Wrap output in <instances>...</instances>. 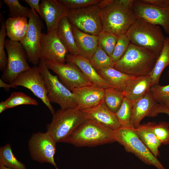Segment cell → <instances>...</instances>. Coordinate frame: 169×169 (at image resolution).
<instances>
[{
	"label": "cell",
	"mask_w": 169,
	"mask_h": 169,
	"mask_svg": "<svg viewBox=\"0 0 169 169\" xmlns=\"http://www.w3.org/2000/svg\"><path fill=\"white\" fill-rule=\"evenodd\" d=\"M134 0H104L99 3L102 30L117 36L125 34L137 18Z\"/></svg>",
	"instance_id": "cell-1"
},
{
	"label": "cell",
	"mask_w": 169,
	"mask_h": 169,
	"mask_svg": "<svg viewBox=\"0 0 169 169\" xmlns=\"http://www.w3.org/2000/svg\"><path fill=\"white\" fill-rule=\"evenodd\" d=\"M157 58L151 51L131 43L123 56L115 63L114 68L131 75H149Z\"/></svg>",
	"instance_id": "cell-2"
},
{
	"label": "cell",
	"mask_w": 169,
	"mask_h": 169,
	"mask_svg": "<svg viewBox=\"0 0 169 169\" xmlns=\"http://www.w3.org/2000/svg\"><path fill=\"white\" fill-rule=\"evenodd\" d=\"M87 119L83 110L75 108L59 110L53 114L47 131L56 142H65L66 140Z\"/></svg>",
	"instance_id": "cell-3"
},
{
	"label": "cell",
	"mask_w": 169,
	"mask_h": 169,
	"mask_svg": "<svg viewBox=\"0 0 169 169\" xmlns=\"http://www.w3.org/2000/svg\"><path fill=\"white\" fill-rule=\"evenodd\" d=\"M125 34L131 43L151 51L158 57L166 39L158 25L138 18Z\"/></svg>",
	"instance_id": "cell-4"
},
{
	"label": "cell",
	"mask_w": 169,
	"mask_h": 169,
	"mask_svg": "<svg viewBox=\"0 0 169 169\" xmlns=\"http://www.w3.org/2000/svg\"><path fill=\"white\" fill-rule=\"evenodd\" d=\"M115 142L113 131L87 119L65 142L82 147L95 146Z\"/></svg>",
	"instance_id": "cell-5"
},
{
	"label": "cell",
	"mask_w": 169,
	"mask_h": 169,
	"mask_svg": "<svg viewBox=\"0 0 169 169\" xmlns=\"http://www.w3.org/2000/svg\"><path fill=\"white\" fill-rule=\"evenodd\" d=\"M114 133L116 142L123 146L127 152L133 154L146 165L157 169H166L140 139L134 128L121 127Z\"/></svg>",
	"instance_id": "cell-6"
},
{
	"label": "cell",
	"mask_w": 169,
	"mask_h": 169,
	"mask_svg": "<svg viewBox=\"0 0 169 169\" xmlns=\"http://www.w3.org/2000/svg\"><path fill=\"white\" fill-rule=\"evenodd\" d=\"M38 66L45 81L50 102L57 104L61 109L77 107L73 93L59 80L57 76L50 73L45 61L40 60Z\"/></svg>",
	"instance_id": "cell-7"
},
{
	"label": "cell",
	"mask_w": 169,
	"mask_h": 169,
	"mask_svg": "<svg viewBox=\"0 0 169 169\" xmlns=\"http://www.w3.org/2000/svg\"><path fill=\"white\" fill-rule=\"evenodd\" d=\"M5 48L8 54V62L1 79L9 83L12 82L22 73L29 70L26 52L19 42L5 39Z\"/></svg>",
	"instance_id": "cell-8"
},
{
	"label": "cell",
	"mask_w": 169,
	"mask_h": 169,
	"mask_svg": "<svg viewBox=\"0 0 169 169\" xmlns=\"http://www.w3.org/2000/svg\"><path fill=\"white\" fill-rule=\"evenodd\" d=\"M67 17L72 25L85 33L98 36L102 31L99 4L81 8L69 9Z\"/></svg>",
	"instance_id": "cell-9"
},
{
	"label": "cell",
	"mask_w": 169,
	"mask_h": 169,
	"mask_svg": "<svg viewBox=\"0 0 169 169\" xmlns=\"http://www.w3.org/2000/svg\"><path fill=\"white\" fill-rule=\"evenodd\" d=\"M10 84L16 87L21 86L28 89L42 101L52 114L55 112L49 100L45 81L38 65H34L22 73Z\"/></svg>",
	"instance_id": "cell-10"
},
{
	"label": "cell",
	"mask_w": 169,
	"mask_h": 169,
	"mask_svg": "<svg viewBox=\"0 0 169 169\" xmlns=\"http://www.w3.org/2000/svg\"><path fill=\"white\" fill-rule=\"evenodd\" d=\"M29 19L27 32L19 42L26 52L28 61L34 65H38L40 61V43L44 25L36 12L31 9Z\"/></svg>",
	"instance_id": "cell-11"
},
{
	"label": "cell",
	"mask_w": 169,
	"mask_h": 169,
	"mask_svg": "<svg viewBox=\"0 0 169 169\" xmlns=\"http://www.w3.org/2000/svg\"><path fill=\"white\" fill-rule=\"evenodd\" d=\"M56 141L47 131L33 133L28 142L29 151L32 159L40 163H48L55 167Z\"/></svg>",
	"instance_id": "cell-12"
},
{
	"label": "cell",
	"mask_w": 169,
	"mask_h": 169,
	"mask_svg": "<svg viewBox=\"0 0 169 169\" xmlns=\"http://www.w3.org/2000/svg\"><path fill=\"white\" fill-rule=\"evenodd\" d=\"M48 69L58 76L60 81L69 89H73L93 84L74 64L67 62L62 64L54 61H45Z\"/></svg>",
	"instance_id": "cell-13"
},
{
	"label": "cell",
	"mask_w": 169,
	"mask_h": 169,
	"mask_svg": "<svg viewBox=\"0 0 169 169\" xmlns=\"http://www.w3.org/2000/svg\"><path fill=\"white\" fill-rule=\"evenodd\" d=\"M68 53L59 37L57 30L42 33L39 53L40 60L65 64Z\"/></svg>",
	"instance_id": "cell-14"
},
{
	"label": "cell",
	"mask_w": 169,
	"mask_h": 169,
	"mask_svg": "<svg viewBox=\"0 0 169 169\" xmlns=\"http://www.w3.org/2000/svg\"><path fill=\"white\" fill-rule=\"evenodd\" d=\"M132 8L137 18L151 24L160 25L169 35V8L158 7L134 0Z\"/></svg>",
	"instance_id": "cell-15"
},
{
	"label": "cell",
	"mask_w": 169,
	"mask_h": 169,
	"mask_svg": "<svg viewBox=\"0 0 169 169\" xmlns=\"http://www.w3.org/2000/svg\"><path fill=\"white\" fill-rule=\"evenodd\" d=\"M40 8V17L45 21L47 32L57 30L61 20L67 17L69 10L58 0H43Z\"/></svg>",
	"instance_id": "cell-16"
},
{
	"label": "cell",
	"mask_w": 169,
	"mask_h": 169,
	"mask_svg": "<svg viewBox=\"0 0 169 169\" xmlns=\"http://www.w3.org/2000/svg\"><path fill=\"white\" fill-rule=\"evenodd\" d=\"M72 91L77 108L82 110L95 106L104 101L105 89L94 84L75 88Z\"/></svg>",
	"instance_id": "cell-17"
},
{
	"label": "cell",
	"mask_w": 169,
	"mask_h": 169,
	"mask_svg": "<svg viewBox=\"0 0 169 169\" xmlns=\"http://www.w3.org/2000/svg\"><path fill=\"white\" fill-rule=\"evenodd\" d=\"M66 61L75 64L92 84L104 89L114 88L98 74L91 64L90 60L84 56L80 54L73 55L68 53L66 56Z\"/></svg>",
	"instance_id": "cell-18"
},
{
	"label": "cell",
	"mask_w": 169,
	"mask_h": 169,
	"mask_svg": "<svg viewBox=\"0 0 169 169\" xmlns=\"http://www.w3.org/2000/svg\"><path fill=\"white\" fill-rule=\"evenodd\" d=\"M83 111L87 119L94 121L113 131L121 127L115 113L107 107L104 101Z\"/></svg>",
	"instance_id": "cell-19"
},
{
	"label": "cell",
	"mask_w": 169,
	"mask_h": 169,
	"mask_svg": "<svg viewBox=\"0 0 169 169\" xmlns=\"http://www.w3.org/2000/svg\"><path fill=\"white\" fill-rule=\"evenodd\" d=\"M133 110L131 120L132 125L135 128L141 124L145 117L150 115L158 103L155 100L151 91L143 97L132 102Z\"/></svg>",
	"instance_id": "cell-20"
},
{
	"label": "cell",
	"mask_w": 169,
	"mask_h": 169,
	"mask_svg": "<svg viewBox=\"0 0 169 169\" xmlns=\"http://www.w3.org/2000/svg\"><path fill=\"white\" fill-rule=\"evenodd\" d=\"M71 26L76 45L80 54L90 60L98 48V36L85 33L72 24Z\"/></svg>",
	"instance_id": "cell-21"
},
{
	"label": "cell",
	"mask_w": 169,
	"mask_h": 169,
	"mask_svg": "<svg viewBox=\"0 0 169 169\" xmlns=\"http://www.w3.org/2000/svg\"><path fill=\"white\" fill-rule=\"evenodd\" d=\"M152 86L150 75L135 76L128 83L124 91L125 96L132 102L143 97Z\"/></svg>",
	"instance_id": "cell-22"
},
{
	"label": "cell",
	"mask_w": 169,
	"mask_h": 169,
	"mask_svg": "<svg viewBox=\"0 0 169 169\" xmlns=\"http://www.w3.org/2000/svg\"><path fill=\"white\" fill-rule=\"evenodd\" d=\"M97 71L114 88L122 91H124L130 80L136 76L124 73L113 67L103 68Z\"/></svg>",
	"instance_id": "cell-23"
},
{
	"label": "cell",
	"mask_w": 169,
	"mask_h": 169,
	"mask_svg": "<svg viewBox=\"0 0 169 169\" xmlns=\"http://www.w3.org/2000/svg\"><path fill=\"white\" fill-rule=\"evenodd\" d=\"M61 41L67 49L69 54L73 55L80 54L76 46L71 23L67 17L62 18L57 29Z\"/></svg>",
	"instance_id": "cell-24"
},
{
	"label": "cell",
	"mask_w": 169,
	"mask_h": 169,
	"mask_svg": "<svg viewBox=\"0 0 169 169\" xmlns=\"http://www.w3.org/2000/svg\"><path fill=\"white\" fill-rule=\"evenodd\" d=\"M5 25L9 39L13 41L20 42L26 34L28 23L26 18H8L5 21Z\"/></svg>",
	"instance_id": "cell-25"
},
{
	"label": "cell",
	"mask_w": 169,
	"mask_h": 169,
	"mask_svg": "<svg viewBox=\"0 0 169 169\" xmlns=\"http://www.w3.org/2000/svg\"><path fill=\"white\" fill-rule=\"evenodd\" d=\"M134 130L144 144L156 157L160 156L159 148L161 143L157 138L148 122L140 124Z\"/></svg>",
	"instance_id": "cell-26"
},
{
	"label": "cell",
	"mask_w": 169,
	"mask_h": 169,
	"mask_svg": "<svg viewBox=\"0 0 169 169\" xmlns=\"http://www.w3.org/2000/svg\"><path fill=\"white\" fill-rule=\"evenodd\" d=\"M168 66H169V37L166 38L163 48L150 75L152 86L159 84L161 74L165 68Z\"/></svg>",
	"instance_id": "cell-27"
},
{
	"label": "cell",
	"mask_w": 169,
	"mask_h": 169,
	"mask_svg": "<svg viewBox=\"0 0 169 169\" xmlns=\"http://www.w3.org/2000/svg\"><path fill=\"white\" fill-rule=\"evenodd\" d=\"M124 91L113 88L105 89L104 102L107 107L115 113L120 107L125 97Z\"/></svg>",
	"instance_id": "cell-28"
},
{
	"label": "cell",
	"mask_w": 169,
	"mask_h": 169,
	"mask_svg": "<svg viewBox=\"0 0 169 169\" xmlns=\"http://www.w3.org/2000/svg\"><path fill=\"white\" fill-rule=\"evenodd\" d=\"M0 165L13 169H26L24 164L15 156L9 143L0 148Z\"/></svg>",
	"instance_id": "cell-29"
},
{
	"label": "cell",
	"mask_w": 169,
	"mask_h": 169,
	"mask_svg": "<svg viewBox=\"0 0 169 169\" xmlns=\"http://www.w3.org/2000/svg\"><path fill=\"white\" fill-rule=\"evenodd\" d=\"M133 102L125 96L119 110L115 113L121 127L135 128L131 123Z\"/></svg>",
	"instance_id": "cell-30"
},
{
	"label": "cell",
	"mask_w": 169,
	"mask_h": 169,
	"mask_svg": "<svg viewBox=\"0 0 169 169\" xmlns=\"http://www.w3.org/2000/svg\"><path fill=\"white\" fill-rule=\"evenodd\" d=\"M90 61L97 71L106 68H114L115 64L111 57L108 55L99 44Z\"/></svg>",
	"instance_id": "cell-31"
},
{
	"label": "cell",
	"mask_w": 169,
	"mask_h": 169,
	"mask_svg": "<svg viewBox=\"0 0 169 169\" xmlns=\"http://www.w3.org/2000/svg\"><path fill=\"white\" fill-rule=\"evenodd\" d=\"M5 102L8 108L22 105H38L36 100L21 92L12 93Z\"/></svg>",
	"instance_id": "cell-32"
},
{
	"label": "cell",
	"mask_w": 169,
	"mask_h": 169,
	"mask_svg": "<svg viewBox=\"0 0 169 169\" xmlns=\"http://www.w3.org/2000/svg\"><path fill=\"white\" fill-rule=\"evenodd\" d=\"M9 8V18H29L31 9L22 5L18 0H4Z\"/></svg>",
	"instance_id": "cell-33"
},
{
	"label": "cell",
	"mask_w": 169,
	"mask_h": 169,
	"mask_svg": "<svg viewBox=\"0 0 169 169\" xmlns=\"http://www.w3.org/2000/svg\"><path fill=\"white\" fill-rule=\"evenodd\" d=\"M99 44L109 56L111 57L118 36L109 32L102 31L99 34Z\"/></svg>",
	"instance_id": "cell-34"
},
{
	"label": "cell",
	"mask_w": 169,
	"mask_h": 169,
	"mask_svg": "<svg viewBox=\"0 0 169 169\" xmlns=\"http://www.w3.org/2000/svg\"><path fill=\"white\" fill-rule=\"evenodd\" d=\"M148 123L161 144L169 145V123L163 121Z\"/></svg>",
	"instance_id": "cell-35"
},
{
	"label": "cell",
	"mask_w": 169,
	"mask_h": 169,
	"mask_svg": "<svg viewBox=\"0 0 169 169\" xmlns=\"http://www.w3.org/2000/svg\"><path fill=\"white\" fill-rule=\"evenodd\" d=\"M131 43L130 39L125 34L118 36L116 43L111 57L115 63L123 56Z\"/></svg>",
	"instance_id": "cell-36"
},
{
	"label": "cell",
	"mask_w": 169,
	"mask_h": 169,
	"mask_svg": "<svg viewBox=\"0 0 169 169\" xmlns=\"http://www.w3.org/2000/svg\"><path fill=\"white\" fill-rule=\"evenodd\" d=\"M150 91L158 104L164 105L169 100V84L164 86L154 85L151 87Z\"/></svg>",
	"instance_id": "cell-37"
},
{
	"label": "cell",
	"mask_w": 169,
	"mask_h": 169,
	"mask_svg": "<svg viewBox=\"0 0 169 169\" xmlns=\"http://www.w3.org/2000/svg\"><path fill=\"white\" fill-rule=\"evenodd\" d=\"M69 9H79L97 5L101 0H58Z\"/></svg>",
	"instance_id": "cell-38"
},
{
	"label": "cell",
	"mask_w": 169,
	"mask_h": 169,
	"mask_svg": "<svg viewBox=\"0 0 169 169\" xmlns=\"http://www.w3.org/2000/svg\"><path fill=\"white\" fill-rule=\"evenodd\" d=\"M7 35L5 23H2L0 30V70L3 72L6 69L8 57L4 50L5 37Z\"/></svg>",
	"instance_id": "cell-39"
},
{
	"label": "cell",
	"mask_w": 169,
	"mask_h": 169,
	"mask_svg": "<svg viewBox=\"0 0 169 169\" xmlns=\"http://www.w3.org/2000/svg\"><path fill=\"white\" fill-rule=\"evenodd\" d=\"M141 2L158 7L169 8V0H140Z\"/></svg>",
	"instance_id": "cell-40"
},
{
	"label": "cell",
	"mask_w": 169,
	"mask_h": 169,
	"mask_svg": "<svg viewBox=\"0 0 169 169\" xmlns=\"http://www.w3.org/2000/svg\"><path fill=\"white\" fill-rule=\"evenodd\" d=\"M159 113L166 114L169 116V109L163 105L158 103L151 113L150 117H154Z\"/></svg>",
	"instance_id": "cell-41"
},
{
	"label": "cell",
	"mask_w": 169,
	"mask_h": 169,
	"mask_svg": "<svg viewBox=\"0 0 169 169\" xmlns=\"http://www.w3.org/2000/svg\"><path fill=\"white\" fill-rule=\"evenodd\" d=\"M24 1L29 5L31 9L37 11L41 16L39 0H25Z\"/></svg>",
	"instance_id": "cell-42"
},
{
	"label": "cell",
	"mask_w": 169,
	"mask_h": 169,
	"mask_svg": "<svg viewBox=\"0 0 169 169\" xmlns=\"http://www.w3.org/2000/svg\"><path fill=\"white\" fill-rule=\"evenodd\" d=\"M0 87L4 88L6 90H8L10 88H16V87L14 86L10 83H7L4 81L2 79H0Z\"/></svg>",
	"instance_id": "cell-43"
},
{
	"label": "cell",
	"mask_w": 169,
	"mask_h": 169,
	"mask_svg": "<svg viewBox=\"0 0 169 169\" xmlns=\"http://www.w3.org/2000/svg\"><path fill=\"white\" fill-rule=\"evenodd\" d=\"M7 107L5 101H2L0 103V113H2L7 109Z\"/></svg>",
	"instance_id": "cell-44"
},
{
	"label": "cell",
	"mask_w": 169,
	"mask_h": 169,
	"mask_svg": "<svg viewBox=\"0 0 169 169\" xmlns=\"http://www.w3.org/2000/svg\"><path fill=\"white\" fill-rule=\"evenodd\" d=\"M0 169H13L4 166L0 165Z\"/></svg>",
	"instance_id": "cell-45"
},
{
	"label": "cell",
	"mask_w": 169,
	"mask_h": 169,
	"mask_svg": "<svg viewBox=\"0 0 169 169\" xmlns=\"http://www.w3.org/2000/svg\"><path fill=\"white\" fill-rule=\"evenodd\" d=\"M169 109V100L164 105H163Z\"/></svg>",
	"instance_id": "cell-46"
},
{
	"label": "cell",
	"mask_w": 169,
	"mask_h": 169,
	"mask_svg": "<svg viewBox=\"0 0 169 169\" xmlns=\"http://www.w3.org/2000/svg\"><path fill=\"white\" fill-rule=\"evenodd\" d=\"M168 77L169 78V70H168Z\"/></svg>",
	"instance_id": "cell-47"
},
{
	"label": "cell",
	"mask_w": 169,
	"mask_h": 169,
	"mask_svg": "<svg viewBox=\"0 0 169 169\" xmlns=\"http://www.w3.org/2000/svg\"><path fill=\"white\" fill-rule=\"evenodd\" d=\"M55 168V169H59L57 166Z\"/></svg>",
	"instance_id": "cell-48"
}]
</instances>
